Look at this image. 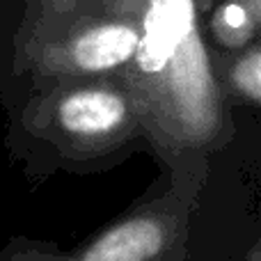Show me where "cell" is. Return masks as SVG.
Instances as JSON below:
<instances>
[{
    "label": "cell",
    "instance_id": "obj_1",
    "mask_svg": "<svg viewBox=\"0 0 261 261\" xmlns=\"http://www.w3.org/2000/svg\"><path fill=\"white\" fill-rule=\"evenodd\" d=\"M257 156L243 135L220 153L181 156L115 220L73 245L12 236L0 261H234L261 241Z\"/></svg>",
    "mask_w": 261,
    "mask_h": 261
},
{
    "label": "cell",
    "instance_id": "obj_2",
    "mask_svg": "<svg viewBox=\"0 0 261 261\" xmlns=\"http://www.w3.org/2000/svg\"><path fill=\"white\" fill-rule=\"evenodd\" d=\"M124 78L158 165L220 153L239 135L234 108L213 73L199 0H142L140 41Z\"/></svg>",
    "mask_w": 261,
    "mask_h": 261
},
{
    "label": "cell",
    "instance_id": "obj_3",
    "mask_svg": "<svg viewBox=\"0 0 261 261\" xmlns=\"http://www.w3.org/2000/svg\"><path fill=\"white\" fill-rule=\"evenodd\" d=\"M5 144L32 184L58 172L103 174L135 153H153L124 73L32 92L7 113Z\"/></svg>",
    "mask_w": 261,
    "mask_h": 261
},
{
    "label": "cell",
    "instance_id": "obj_4",
    "mask_svg": "<svg viewBox=\"0 0 261 261\" xmlns=\"http://www.w3.org/2000/svg\"><path fill=\"white\" fill-rule=\"evenodd\" d=\"M142 0H85L76 16L35 53L21 81L0 99L5 113L44 87L124 73L140 41Z\"/></svg>",
    "mask_w": 261,
    "mask_h": 261
},
{
    "label": "cell",
    "instance_id": "obj_5",
    "mask_svg": "<svg viewBox=\"0 0 261 261\" xmlns=\"http://www.w3.org/2000/svg\"><path fill=\"white\" fill-rule=\"evenodd\" d=\"M83 5L85 0H0V99L21 81L41 44Z\"/></svg>",
    "mask_w": 261,
    "mask_h": 261
},
{
    "label": "cell",
    "instance_id": "obj_6",
    "mask_svg": "<svg viewBox=\"0 0 261 261\" xmlns=\"http://www.w3.org/2000/svg\"><path fill=\"white\" fill-rule=\"evenodd\" d=\"M211 64L222 96L231 108L259 110L261 106V41L239 50L211 48Z\"/></svg>",
    "mask_w": 261,
    "mask_h": 261
},
{
    "label": "cell",
    "instance_id": "obj_7",
    "mask_svg": "<svg viewBox=\"0 0 261 261\" xmlns=\"http://www.w3.org/2000/svg\"><path fill=\"white\" fill-rule=\"evenodd\" d=\"M211 48L239 50L259 39L261 0H220L208 14L206 25Z\"/></svg>",
    "mask_w": 261,
    "mask_h": 261
},
{
    "label": "cell",
    "instance_id": "obj_8",
    "mask_svg": "<svg viewBox=\"0 0 261 261\" xmlns=\"http://www.w3.org/2000/svg\"><path fill=\"white\" fill-rule=\"evenodd\" d=\"M259 250H261V241H259V243H252L239 259H234V261H261L259 259Z\"/></svg>",
    "mask_w": 261,
    "mask_h": 261
}]
</instances>
